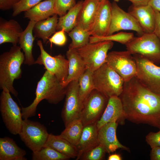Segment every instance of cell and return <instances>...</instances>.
<instances>
[{"instance_id":"obj_39","label":"cell","mask_w":160,"mask_h":160,"mask_svg":"<svg viewBox=\"0 0 160 160\" xmlns=\"http://www.w3.org/2000/svg\"><path fill=\"white\" fill-rule=\"evenodd\" d=\"M20 0H0V9L6 11L13 9L14 5Z\"/></svg>"},{"instance_id":"obj_27","label":"cell","mask_w":160,"mask_h":160,"mask_svg":"<svg viewBox=\"0 0 160 160\" xmlns=\"http://www.w3.org/2000/svg\"><path fill=\"white\" fill-rule=\"evenodd\" d=\"M44 146L52 148L70 158H76L78 153L75 146L65 139L51 133L49 134Z\"/></svg>"},{"instance_id":"obj_4","label":"cell","mask_w":160,"mask_h":160,"mask_svg":"<svg viewBox=\"0 0 160 160\" xmlns=\"http://www.w3.org/2000/svg\"><path fill=\"white\" fill-rule=\"evenodd\" d=\"M94 89L109 98L119 97L124 83L123 79L106 63L93 72Z\"/></svg>"},{"instance_id":"obj_22","label":"cell","mask_w":160,"mask_h":160,"mask_svg":"<svg viewBox=\"0 0 160 160\" xmlns=\"http://www.w3.org/2000/svg\"><path fill=\"white\" fill-rule=\"evenodd\" d=\"M68 63V75L63 86L66 87L71 82L78 80L87 69L84 63L76 49H69L66 54Z\"/></svg>"},{"instance_id":"obj_29","label":"cell","mask_w":160,"mask_h":160,"mask_svg":"<svg viewBox=\"0 0 160 160\" xmlns=\"http://www.w3.org/2000/svg\"><path fill=\"white\" fill-rule=\"evenodd\" d=\"M84 126L80 119H75L68 124L59 136L76 146L81 136Z\"/></svg>"},{"instance_id":"obj_3","label":"cell","mask_w":160,"mask_h":160,"mask_svg":"<svg viewBox=\"0 0 160 160\" xmlns=\"http://www.w3.org/2000/svg\"><path fill=\"white\" fill-rule=\"evenodd\" d=\"M24 60V53L17 45H13L8 51L0 55V88L6 87L16 97L18 93L13 87V82L21 77V66Z\"/></svg>"},{"instance_id":"obj_33","label":"cell","mask_w":160,"mask_h":160,"mask_svg":"<svg viewBox=\"0 0 160 160\" xmlns=\"http://www.w3.org/2000/svg\"><path fill=\"white\" fill-rule=\"evenodd\" d=\"M134 37L133 33L121 32L103 37L90 36L89 43H93L100 41H116L125 45Z\"/></svg>"},{"instance_id":"obj_30","label":"cell","mask_w":160,"mask_h":160,"mask_svg":"<svg viewBox=\"0 0 160 160\" xmlns=\"http://www.w3.org/2000/svg\"><path fill=\"white\" fill-rule=\"evenodd\" d=\"M93 73V72L86 69L78 80L79 96L82 105L86 98L94 89Z\"/></svg>"},{"instance_id":"obj_17","label":"cell","mask_w":160,"mask_h":160,"mask_svg":"<svg viewBox=\"0 0 160 160\" xmlns=\"http://www.w3.org/2000/svg\"><path fill=\"white\" fill-rule=\"evenodd\" d=\"M125 119L124 111L119 97L113 96L109 98L105 108L96 125L98 129L105 124L111 122L121 121Z\"/></svg>"},{"instance_id":"obj_20","label":"cell","mask_w":160,"mask_h":160,"mask_svg":"<svg viewBox=\"0 0 160 160\" xmlns=\"http://www.w3.org/2000/svg\"><path fill=\"white\" fill-rule=\"evenodd\" d=\"M96 124L95 122L84 127L80 138L76 146L78 153L76 160H79L83 153L100 144Z\"/></svg>"},{"instance_id":"obj_5","label":"cell","mask_w":160,"mask_h":160,"mask_svg":"<svg viewBox=\"0 0 160 160\" xmlns=\"http://www.w3.org/2000/svg\"><path fill=\"white\" fill-rule=\"evenodd\" d=\"M0 96V111L3 121L12 134L18 135L23 122L21 109L12 98L6 87L2 89Z\"/></svg>"},{"instance_id":"obj_2","label":"cell","mask_w":160,"mask_h":160,"mask_svg":"<svg viewBox=\"0 0 160 160\" xmlns=\"http://www.w3.org/2000/svg\"><path fill=\"white\" fill-rule=\"evenodd\" d=\"M66 92V87H63L55 76L46 70L37 83L33 102L29 106L22 108L23 119L35 116L37 105L43 100L51 104H57L65 97Z\"/></svg>"},{"instance_id":"obj_41","label":"cell","mask_w":160,"mask_h":160,"mask_svg":"<svg viewBox=\"0 0 160 160\" xmlns=\"http://www.w3.org/2000/svg\"><path fill=\"white\" fill-rule=\"evenodd\" d=\"M150 158L151 160H160V147L151 148Z\"/></svg>"},{"instance_id":"obj_42","label":"cell","mask_w":160,"mask_h":160,"mask_svg":"<svg viewBox=\"0 0 160 160\" xmlns=\"http://www.w3.org/2000/svg\"><path fill=\"white\" fill-rule=\"evenodd\" d=\"M148 5L154 10L160 12V0H149Z\"/></svg>"},{"instance_id":"obj_24","label":"cell","mask_w":160,"mask_h":160,"mask_svg":"<svg viewBox=\"0 0 160 160\" xmlns=\"http://www.w3.org/2000/svg\"><path fill=\"white\" fill-rule=\"evenodd\" d=\"M25 151L8 137L0 138V160H26Z\"/></svg>"},{"instance_id":"obj_44","label":"cell","mask_w":160,"mask_h":160,"mask_svg":"<svg viewBox=\"0 0 160 160\" xmlns=\"http://www.w3.org/2000/svg\"><path fill=\"white\" fill-rule=\"evenodd\" d=\"M108 160H121V158L120 155L116 154H113L110 155L108 158Z\"/></svg>"},{"instance_id":"obj_1","label":"cell","mask_w":160,"mask_h":160,"mask_svg":"<svg viewBox=\"0 0 160 160\" xmlns=\"http://www.w3.org/2000/svg\"><path fill=\"white\" fill-rule=\"evenodd\" d=\"M119 97L125 119L160 129V95L145 87L135 76L124 82L123 91Z\"/></svg>"},{"instance_id":"obj_23","label":"cell","mask_w":160,"mask_h":160,"mask_svg":"<svg viewBox=\"0 0 160 160\" xmlns=\"http://www.w3.org/2000/svg\"><path fill=\"white\" fill-rule=\"evenodd\" d=\"M36 22L30 20L25 29L21 34L19 40L20 47L25 55L24 63L31 66L35 64L32 51L35 37L33 35V30Z\"/></svg>"},{"instance_id":"obj_45","label":"cell","mask_w":160,"mask_h":160,"mask_svg":"<svg viewBox=\"0 0 160 160\" xmlns=\"http://www.w3.org/2000/svg\"><path fill=\"white\" fill-rule=\"evenodd\" d=\"M115 2H118L119 0H113Z\"/></svg>"},{"instance_id":"obj_46","label":"cell","mask_w":160,"mask_h":160,"mask_svg":"<svg viewBox=\"0 0 160 160\" xmlns=\"http://www.w3.org/2000/svg\"><path fill=\"white\" fill-rule=\"evenodd\" d=\"M100 1H104L105 0H100Z\"/></svg>"},{"instance_id":"obj_43","label":"cell","mask_w":160,"mask_h":160,"mask_svg":"<svg viewBox=\"0 0 160 160\" xmlns=\"http://www.w3.org/2000/svg\"><path fill=\"white\" fill-rule=\"evenodd\" d=\"M132 2V5L141 6L148 5L149 0H128Z\"/></svg>"},{"instance_id":"obj_9","label":"cell","mask_w":160,"mask_h":160,"mask_svg":"<svg viewBox=\"0 0 160 160\" xmlns=\"http://www.w3.org/2000/svg\"><path fill=\"white\" fill-rule=\"evenodd\" d=\"M18 135L26 147L33 152L38 151L44 146L49 134L43 124L26 119L23 120Z\"/></svg>"},{"instance_id":"obj_35","label":"cell","mask_w":160,"mask_h":160,"mask_svg":"<svg viewBox=\"0 0 160 160\" xmlns=\"http://www.w3.org/2000/svg\"><path fill=\"white\" fill-rule=\"evenodd\" d=\"M76 3V0H55V13L60 17L63 16Z\"/></svg>"},{"instance_id":"obj_19","label":"cell","mask_w":160,"mask_h":160,"mask_svg":"<svg viewBox=\"0 0 160 160\" xmlns=\"http://www.w3.org/2000/svg\"><path fill=\"white\" fill-rule=\"evenodd\" d=\"M101 1L100 0H84L76 26L89 32L93 26Z\"/></svg>"},{"instance_id":"obj_28","label":"cell","mask_w":160,"mask_h":160,"mask_svg":"<svg viewBox=\"0 0 160 160\" xmlns=\"http://www.w3.org/2000/svg\"><path fill=\"white\" fill-rule=\"evenodd\" d=\"M83 1H79L65 15L60 17L57 26V30H63L68 33L76 26Z\"/></svg>"},{"instance_id":"obj_7","label":"cell","mask_w":160,"mask_h":160,"mask_svg":"<svg viewBox=\"0 0 160 160\" xmlns=\"http://www.w3.org/2000/svg\"><path fill=\"white\" fill-rule=\"evenodd\" d=\"M113 45V41H105L89 43L76 49L87 69L94 72L105 63L108 51Z\"/></svg>"},{"instance_id":"obj_6","label":"cell","mask_w":160,"mask_h":160,"mask_svg":"<svg viewBox=\"0 0 160 160\" xmlns=\"http://www.w3.org/2000/svg\"><path fill=\"white\" fill-rule=\"evenodd\" d=\"M125 45L132 55H141L155 64L160 63V40L153 33L134 37Z\"/></svg>"},{"instance_id":"obj_31","label":"cell","mask_w":160,"mask_h":160,"mask_svg":"<svg viewBox=\"0 0 160 160\" xmlns=\"http://www.w3.org/2000/svg\"><path fill=\"white\" fill-rule=\"evenodd\" d=\"M68 35L72 40L68 49H77L89 43V32L78 26H76L68 33Z\"/></svg>"},{"instance_id":"obj_10","label":"cell","mask_w":160,"mask_h":160,"mask_svg":"<svg viewBox=\"0 0 160 160\" xmlns=\"http://www.w3.org/2000/svg\"><path fill=\"white\" fill-rule=\"evenodd\" d=\"M108 99L95 89L87 96L82 103L79 118L84 127L97 122L105 108Z\"/></svg>"},{"instance_id":"obj_15","label":"cell","mask_w":160,"mask_h":160,"mask_svg":"<svg viewBox=\"0 0 160 160\" xmlns=\"http://www.w3.org/2000/svg\"><path fill=\"white\" fill-rule=\"evenodd\" d=\"M117 122L114 121L107 123L98 129V138L99 144L104 147L106 152H112L120 148L127 151L129 150L121 144L117 138Z\"/></svg>"},{"instance_id":"obj_14","label":"cell","mask_w":160,"mask_h":160,"mask_svg":"<svg viewBox=\"0 0 160 160\" xmlns=\"http://www.w3.org/2000/svg\"><path fill=\"white\" fill-rule=\"evenodd\" d=\"M82 104L79 96L78 80L71 82L66 87V92L61 117L65 127L73 120L79 119Z\"/></svg>"},{"instance_id":"obj_34","label":"cell","mask_w":160,"mask_h":160,"mask_svg":"<svg viewBox=\"0 0 160 160\" xmlns=\"http://www.w3.org/2000/svg\"><path fill=\"white\" fill-rule=\"evenodd\" d=\"M106 151L101 144L83 153L79 159L82 160H101L105 156Z\"/></svg>"},{"instance_id":"obj_16","label":"cell","mask_w":160,"mask_h":160,"mask_svg":"<svg viewBox=\"0 0 160 160\" xmlns=\"http://www.w3.org/2000/svg\"><path fill=\"white\" fill-rule=\"evenodd\" d=\"M112 4L108 0L101 1L90 35L103 37L108 35L111 19Z\"/></svg>"},{"instance_id":"obj_12","label":"cell","mask_w":160,"mask_h":160,"mask_svg":"<svg viewBox=\"0 0 160 160\" xmlns=\"http://www.w3.org/2000/svg\"><path fill=\"white\" fill-rule=\"evenodd\" d=\"M105 63L127 82L136 76L137 66L132 55L127 50L108 53Z\"/></svg>"},{"instance_id":"obj_18","label":"cell","mask_w":160,"mask_h":160,"mask_svg":"<svg viewBox=\"0 0 160 160\" xmlns=\"http://www.w3.org/2000/svg\"><path fill=\"white\" fill-rule=\"evenodd\" d=\"M136 19L145 33H153L155 26L154 10L148 5L131 6L128 12Z\"/></svg>"},{"instance_id":"obj_25","label":"cell","mask_w":160,"mask_h":160,"mask_svg":"<svg viewBox=\"0 0 160 160\" xmlns=\"http://www.w3.org/2000/svg\"><path fill=\"white\" fill-rule=\"evenodd\" d=\"M55 0H45L40 2L25 12L24 17L36 22L45 20L55 13Z\"/></svg>"},{"instance_id":"obj_40","label":"cell","mask_w":160,"mask_h":160,"mask_svg":"<svg viewBox=\"0 0 160 160\" xmlns=\"http://www.w3.org/2000/svg\"><path fill=\"white\" fill-rule=\"evenodd\" d=\"M154 10L155 23L153 33L160 40V12Z\"/></svg>"},{"instance_id":"obj_38","label":"cell","mask_w":160,"mask_h":160,"mask_svg":"<svg viewBox=\"0 0 160 160\" xmlns=\"http://www.w3.org/2000/svg\"><path fill=\"white\" fill-rule=\"evenodd\" d=\"M146 140L151 148L160 147V129L156 132L149 133L146 137Z\"/></svg>"},{"instance_id":"obj_8","label":"cell","mask_w":160,"mask_h":160,"mask_svg":"<svg viewBox=\"0 0 160 160\" xmlns=\"http://www.w3.org/2000/svg\"><path fill=\"white\" fill-rule=\"evenodd\" d=\"M137 66L136 77L145 87L160 95V67L139 55H132Z\"/></svg>"},{"instance_id":"obj_11","label":"cell","mask_w":160,"mask_h":160,"mask_svg":"<svg viewBox=\"0 0 160 160\" xmlns=\"http://www.w3.org/2000/svg\"><path fill=\"white\" fill-rule=\"evenodd\" d=\"M40 54L35 60V64L43 65L46 70L55 76L63 86L68 75V63L64 55L61 54L54 56L44 49L41 40L37 41Z\"/></svg>"},{"instance_id":"obj_32","label":"cell","mask_w":160,"mask_h":160,"mask_svg":"<svg viewBox=\"0 0 160 160\" xmlns=\"http://www.w3.org/2000/svg\"><path fill=\"white\" fill-rule=\"evenodd\" d=\"M70 158L48 146H44L32 154V160H66Z\"/></svg>"},{"instance_id":"obj_26","label":"cell","mask_w":160,"mask_h":160,"mask_svg":"<svg viewBox=\"0 0 160 160\" xmlns=\"http://www.w3.org/2000/svg\"><path fill=\"white\" fill-rule=\"evenodd\" d=\"M58 20L57 15L55 14L47 19L36 22L33 30L34 37L41 39L45 43L57 30Z\"/></svg>"},{"instance_id":"obj_21","label":"cell","mask_w":160,"mask_h":160,"mask_svg":"<svg viewBox=\"0 0 160 160\" xmlns=\"http://www.w3.org/2000/svg\"><path fill=\"white\" fill-rule=\"evenodd\" d=\"M23 30L19 23L14 19L0 18V44L6 43L17 45Z\"/></svg>"},{"instance_id":"obj_37","label":"cell","mask_w":160,"mask_h":160,"mask_svg":"<svg viewBox=\"0 0 160 160\" xmlns=\"http://www.w3.org/2000/svg\"><path fill=\"white\" fill-rule=\"evenodd\" d=\"M63 30L55 32L51 37L49 39L51 43L58 46H63L66 44L67 39Z\"/></svg>"},{"instance_id":"obj_36","label":"cell","mask_w":160,"mask_h":160,"mask_svg":"<svg viewBox=\"0 0 160 160\" xmlns=\"http://www.w3.org/2000/svg\"><path fill=\"white\" fill-rule=\"evenodd\" d=\"M41 0H20L13 8L12 16H17L23 12L30 9L40 2Z\"/></svg>"},{"instance_id":"obj_13","label":"cell","mask_w":160,"mask_h":160,"mask_svg":"<svg viewBox=\"0 0 160 160\" xmlns=\"http://www.w3.org/2000/svg\"><path fill=\"white\" fill-rule=\"evenodd\" d=\"M121 30L133 31L140 36L145 33L134 17L123 10L114 1L112 3L111 22L108 36Z\"/></svg>"}]
</instances>
